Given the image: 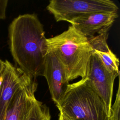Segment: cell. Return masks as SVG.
Instances as JSON below:
<instances>
[{
  "instance_id": "7c38bea8",
  "label": "cell",
  "mask_w": 120,
  "mask_h": 120,
  "mask_svg": "<svg viewBox=\"0 0 120 120\" xmlns=\"http://www.w3.org/2000/svg\"><path fill=\"white\" fill-rule=\"evenodd\" d=\"M8 3V0H0V19H5L6 17Z\"/></svg>"
},
{
  "instance_id": "7a4b0ae2",
  "label": "cell",
  "mask_w": 120,
  "mask_h": 120,
  "mask_svg": "<svg viewBox=\"0 0 120 120\" xmlns=\"http://www.w3.org/2000/svg\"><path fill=\"white\" fill-rule=\"evenodd\" d=\"M48 51L52 52L63 66L68 82L88 75L93 50L88 38L72 25L67 30L47 38Z\"/></svg>"
},
{
  "instance_id": "8992f818",
  "label": "cell",
  "mask_w": 120,
  "mask_h": 120,
  "mask_svg": "<svg viewBox=\"0 0 120 120\" xmlns=\"http://www.w3.org/2000/svg\"><path fill=\"white\" fill-rule=\"evenodd\" d=\"M31 79L8 60L4 61L3 81L0 87V120H4L7 110L15 93Z\"/></svg>"
},
{
  "instance_id": "9c48e42d",
  "label": "cell",
  "mask_w": 120,
  "mask_h": 120,
  "mask_svg": "<svg viewBox=\"0 0 120 120\" xmlns=\"http://www.w3.org/2000/svg\"><path fill=\"white\" fill-rule=\"evenodd\" d=\"M118 17V12L97 13L73 19L68 22L89 38L96 33L98 35L109 31Z\"/></svg>"
},
{
  "instance_id": "52a82bcc",
  "label": "cell",
  "mask_w": 120,
  "mask_h": 120,
  "mask_svg": "<svg viewBox=\"0 0 120 120\" xmlns=\"http://www.w3.org/2000/svg\"><path fill=\"white\" fill-rule=\"evenodd\" d=\"M43 76L46 80L52 99L56 105L69 83L63 66L52 52L48 51L46 56Z\"/></svg>"
},
{
  "instance_id": "4fadbf2b",
  "label": "cell",
  "mask_w": 120,
  "mask_h": 120,
  "mask_svg": "<svg viewBox=\"0 0 120 120\" xmlns=\"http://www.w3.org/2000/svg\"><path fill=\"white\" fill-rule=\"evenodd\" d=\"M58 120H72L70 118H69L68 117L64 115L61 112H60L59 115V119Z\"/></svg>"
},
{
  "instance_id": "6da1fadb",
  "label": "cell",
  "mask_w": 120,
  "mask_h": 120,
  "mask_svg": "<svg viewBox=\"0 0 120 120\" xmlns=\"http://www.w3.org/2000/svg\"><path fill=\"white\" fill-rule=\"evenodd\" d=\"M8 35L10 52L18 68L31 78L43 76L48 46L37 15L26 14L15 18L9 26Z\"/></svg>"
},
{
  "instance_id": "277c9868",
  "label": "cell",
  "mask_w": 120,
  "mask_h": 120,
  "mask_svg": "<svg viewBox=\"0 0 120 120\" xmlns=\"http://www.w3.org/2000/svg\"><path fill=\"white\" fill-rule=\"evenodd\" d=\"M46 9L57 22H68L89 14L118 10L116 4L110 0H51Z\"/></svg>"
},
{
  "instance_id": "3957f363",
  "label": "cell",
  "mask_w": 120,
  "mask_h": 120,
  "mask_svg": "<svg viewBox=\"0 0 120 120\" xmlns=\"http://www.w3.org/2000/svg\"><path fill=\"white\" fill-rule=\"evenodd\" d=\"M56 105L60 112L72 120H108L106 106L87 77L69 83Z\"/></svg>"
},
{
  "instance_id": "30bf717a",
  "label": "cell",
  "mask_w": 120,
  "mask_h": 120,
  "mask_svg": "<svg viewBox=\"0 0 120 120\" xmlns=\"http://www.w3.org/2000/svg\"><path fill=\"white\" fill-rule=\"evenodd\" d=\"M26 120H51L49 108L37 99Z\"/></svg>"
},
{
  "instance_id": "5b68a950",
  "label": "cell",
  "mask_w": 120,
  "mask_h": 120,
  "mask_svg": "<svg viewBox=\"0 0 120 120\" xmlns=\"http://www.w3.org/2000/svg\"><path fill=\"white\" fill-rule=\"evenodd\" d=\"M119 75L120 73L109 72L93 52L86 77L93 90L104 102L109 115L112 105L114 82Z\"/></svg>"
},
{
  "instance_id": "5bb4252c",
  "label": "cell",
  "mask_w": 120,
  "mask_h": 120,
  "mask_svg": "<svg viewBox=\"0 0 120 120\" xmlns=\"http://www.w3.org/2000/svg\"><path fill=\"white\" fill-rule=\"evenodd\" d=\"M4 69V61L0 60V75H1Z\"/></svg>"
},
{
  "instance_id": "8fae6325",
  "label": "cell",
  "mask_w": 120,
  "mask_h": 120,
  "mask_svg": "<svg viewBox=\"0 0 120 120\" xmlns=\"http://www.w3.org/2000/svg\"><path fill=\"white\" fill-rule=\"evenodd\" d=\"M119 75L118 76H119ZM120 82L119 77L118 88L114 102L112 105L108 120H120Z\"/></svg>"
},
{
  "instance_id": "ba28073f",
  "label": "cell",
  "mask_w": 120,
  "mask_h": 120,
  "mask_svg": "<svg viewBox=\"0 0 120 120\" xmlns=\"http://www.w3.org/2000/svg\"><path fill=\"white\" fill-rule=\"evenodd\" d=\"M37 87V82L32 78L16 91L8 105L4 120H26L37 100L35 93Z\"/></svg>"
}]
</instances>
